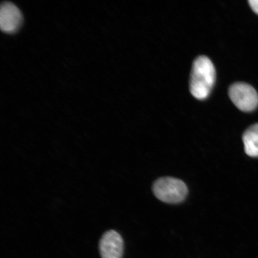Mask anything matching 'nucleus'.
<instances>
[{
    "label": "nucleus",
    "instance_id": "1",
    "mask_svg": "<svg viewBox=\"0 0 258 258\" xmlns=\"http://www.w3.org/2000/svg\"><path fill=\"white\" fill-rule=\"evenodd\" d=\"M214 64L207 56H199L194 61L189 81V89L196 98H207L215 82Z\"/></svg>",
    "mask_w": 258,
    "mask_h": 258
},
{
    "label": "nucleus",
    "instance_id": "2",
    "mask_svg": "<svg viewBox=\"0 0 258 258\" xmlns=\"http://www.w3.org/2000/svg\"><path fill=\"white\" fill-rule=\"evenodd\" d=\"M153 192L158 199L167 203H178L184 200L188 188L181 180L164 177L156 180L153 187Z\"/></svg>",
    "mask_w": 258,
    "mask_h": 258
},
{
    "label": "nucleus",
    "instance_id": "3",
    "mask_svg": "<svg viewBox=\"0 0 258 258\" xmlns=\"http://www.w3.org/2000/svg\"><path fill=\"white\" fill-rule=\"evenodd\" d=\"M228 93L232 102L242 111H252L258 106L257 93L247 83L233 84L229 89Z\"/></svg>",
    "mask_w": 258,
    "mask_h": 258
},
{
    "label": "nucleus",
    "instance_id": "4",
    "mask_svg": "<svg viewBox=\"0 0 258 258\" xmlns=\"http://www.w3.org/2000/svg\"><path fill=\"white\" fill-rule=\"evenodd\" d=\"M23 23V16L17 6L9 2L3 3L0 9V27L8 34L17 32Z\"/></svg>",
    "mask_w": 258,
    "mask_h": 258
},
{
    "label": "nucleus",
    "instance_id": "5",
    "mask_svg": "<svg viewBox=\"0 0 258 258\" xmlns=\"http://www.w3.org/2000/svg\"><path fill=\"white\" fill-rule=\"evenodd\" d=\"M123 249V240L115 231L106 232L100 240L99 251L102 258H121Z\"/></svg>",
    "mask_w": 258,
    "mask_h": 258
},
{
    "label": "nucleus",
    "instance_id": "6",
    "mask_svg": "<svg viewBox=\"0 0 258 258\" xmlns=\"http://www.w3.org/2000/svg\"><path fill=\"white\" fill-rule=\"evenodd\" d=\"M245 152L251 157H258V123L251 125L243 136Z\"/></svg>",
    "mask_w": 258,
    "mask_h": 258
},
{
    "label": "nucleus",
    "instance_id": "7",
    "mask_svg": "<svg viewBox=\"0 0 258 258\" xmlns=\"http://www.w3.org/2000/svg\"><path fill=\"white\" fill-rule=\"evenodd\" d=\"M249 3L253 11L258 14V0H250Z\"/></svg>",
    "mask_w": 258,
    "mask_h": 258
}]
</instances>
